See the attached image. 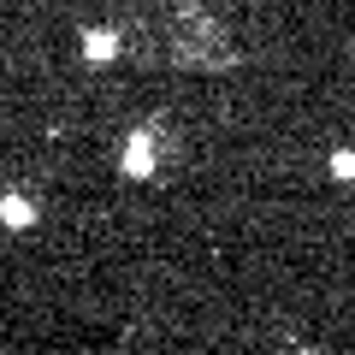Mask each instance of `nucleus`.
Wrapping results in <instances>:
<instances>
[{
	"mask_svg": "<svg viewBox=\"0 0 355 355\" xmlns=\"http://www.w3.org/2000/svg\"><path fill=\"white\" fill-rule=\"evenodd\" d=\"M119 172H125V178H154V137H148V130H137V137L125 142Z\"/></svg>",
	"mask_w": 355,
	"mask_h": 355,
	"instance_id": "obj_1",
	"label": "nucleus"
},
{
	"mask_svg": "<svg viewBox=\"0 0 355 355\" xmlns=\"http://www.w3.org/2000/svg\"><path fill=\"white\" fill-rule=\"evenodd\" d=\"M0 225H6V231H30V225H36V202L18 196V190H6V196H0Z\"/></svg>",
	"mask_w": 355,
	"mask_h": 355,
	"instance_id": "obj_2",
	"label": "nucleus"
},
{
	"mask_svg": "<svg viewBox=\"0 0 355 355\" xmlns=\"http://www.w3.org/2000/svg\"><path fill=\"white\" fill-rule=\"evenodd\" d=\"M113 53H119V36H113V30H89V36H83V60H89V65H107Z\"/></svg>",
	"mask_w": 355,
	"mask_h": 355,
	"instance_id": "obj_3",
	"label": "nucleus"
},
{
	"mask_svg": "<svg viewBox=\"0 0 355 355\" xmlns=\"http://www.w3.org/2000/svg\"><path fill=\"white\" fill-rule=\"evenodd\" d=\"M331 178H338V184H355V148H338V154H331Z\"/></svg>",
	"mask_w": 355,
	"mask_h": 355,
	"instance_id": "obj_4",
	"label": "nucleus"
}]
</instances>
